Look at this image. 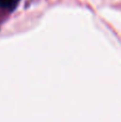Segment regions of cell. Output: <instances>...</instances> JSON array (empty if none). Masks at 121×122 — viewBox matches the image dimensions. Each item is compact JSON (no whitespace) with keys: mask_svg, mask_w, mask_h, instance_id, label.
I'll return each mask as SVG.
<instances>
[{"mask_svg":"<svg viewBox=\"0 0 121 122\" xmlns=\"http://www.w3.org/2000/svg\"><path fill=\"white\" fill-rule=\"evenodd\" d=\"M19 0H0V8L8 11H13L17 6Z\"/></svg>","mask_w":121,"mask_h":122,"instance_id":"obj_1","label":"cell"}]
</instances>
